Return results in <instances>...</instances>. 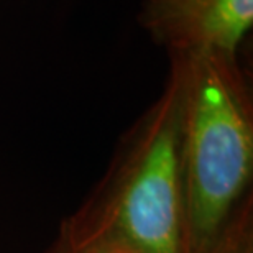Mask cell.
<instances>
[{
	"instance_id": "cell-1",
	"label": "cell",
	"mask_w": 253,
	"mask_h": 253,
	"mask_svg": "<svg viewBox=\"0 0 253 253\" xmlns=\"http://www.w3.org/2000/svg\"><path fill=\"white\" fill-rule=\"evenodd\" d=\"M181 135V89L171 69L161 97L124 136L58 239L95 253H188Z\"/></svg>"
},
{
	"instance_id": "cell-2",
	"label": "cell",
	"mask_w": 253,
	"mask_h": 253,
	"mask_svg": "<svg viewBox=\"0 0 253 253\" xmlns=\"http://www.w3.org/2000/svg\"><path fill=\"white\" fill-rule=\"evenodd\" d=\"M181 89L188 253H212L252 212L253 104L237 54L171 56Z\"/></svg>"
},
{
	"instance_id": "cell-3",
	"label": "cell",
	"mask_w": 253,
	"mask_h": 253,
	"mask_svg": "<svg viewBox=\"0 0 253 253\" xmlns=\"http://www.w3.org/2000/svg\"><path fill=\"white\" fill-rule=\"evenodd\" d=\"M140 23L174 54H237L253 25V0H146Z\"/></svg>"
},
{
	"instance_id": "cell-4",
	"label": "cell",
	"mask_w": 253,
	"mask_h": 253,
	"mask_svg": "<svg viewBox=\"0 0 253 253\" xmlns=\"http://www.w3.org/2000/svg\"><path fill=\"white\" fill-rule=\"evenodd\" d=\"M212 253H253V212L242 217Z\"/></svg>"
},
{
	"instance_id": "cell-5",
	"label": "cell",
	"mask_w": 253,
	"mask_h": 253,
	"mask_svg": "<svg viewBox=\"0 0 253 253\" xmlns=\"http://www.w3.org/2000/svg\"><path fill=\"white\" fill-rule=\"evenodd\" d=\"M44 253H95V252H87V250H79L73 249V247L66 245L63 240H59L58 237L54 239V242L48 247V250Z\"/></svg>"
}]
</instances>
